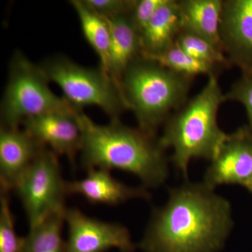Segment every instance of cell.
<instances>
[{
  "label": "cell",
  "mask_w": 252,
  "mask_h": 252,
  "mask_svg": "<svg viewBox=\"0 0 252 252\" xmlns=\"http://www.w3.org/2000/svg\"><path fill=\"white\" fill-rule=\"evenodd\" d=\"M233 227L229 202L204 183L171 189L154 210L140 248L144 252H217Z\"/></svg>",
  "instance_id": "cell-1"
},
{
  "label": "cell",
  "mask_w": 252,
  "mask_h": 252,
  "mask_svg": "<svg viewBox=\"0 0 252 252\" xmlns=\"http://www.w3.org/2000/svg\"><path fill=\"white\" fill-rule=\"evenodd\" d=\"M82 130L81 161L86 170L118 169L130 172L146 187H157L166 180L168 166L165 149L155 137L111 119L96 124L83 112L77 114Z\"/></svg>",
  "instance_id": "cell-2"
},
{
  "label": "cell",
  "mask_w": 252,
  "mask_h": 252,
  "mask_svg": "<svg viewBox=\"0 0 252 252\" xmlns=\"http://www.w3.org/2000/svg\"><path fill=\"white\" fill-rule=\"evenodd\" d=\"M224 102L217 74H211L203 89L165 122L158 143L165 150L173 149L172 161L185 177L192 159L212 161L226 138L217 120Z\"/></svg>",
  "instance_id": "cell-3"
},
{
  "label": "cell",
  "mask_w": 252,
  "mask_h": 252,
  "mask_svg": "<svg viewBox=\"0 0 252 252\" xmlns=\"http://www.w3.org/2000/svg\"><path fill=\"white\" fill-rule=\"evenodd\" d=\"M193 79L140 56L123 74L120 89L127 109L135 114L139 129L155 137L157 129L172 111L187 102Z\"/></svg>",
  "instance_id": "cell-4"
},
{
  "label": "cell",
  "mask_w": 252,
  "mask_h": 252,
  "mask_svg": "<svg viewBox=\"0 0 252 252\" xmlns=\"http://www.w3.org/2000/svg\"><path fill=\"white\" fill-rule=\"evenodd\" d=\"M49 82L40 65L31 62L20 51L15 53L1 103V127L17 128L30 118L76 110L64 97L51 91Z\"/></svg>",
  "instance_id": "cell-5"
},
{
  "label": "cell",
  "mask_w": 252,
  "mask_h": 252,
  "mask_svg": "<svg viewBox=\"0 0 252 252\" xmlns=\"http://www.w3.org/2000/svg\"><path fill=\"white\" fill-rule=\"evenodd\" d=\"M40 67L78 112L87 106H97L111 119H115L127 109L120 86L100 67H84L63 56L46 60Z\"/></svg>",
  "instance_id": "cell-6"
},
{
  "label": "cell",
  "mask_w": 252,
  "mask_h": 252,
  "mask_svg": "<svg viewBox=\"0 0 252 252\" xmlns=\"http://www.w3.org/2000/svg\"><path fill=\"white\" fill-rule=\"evenodd\" d=\"M14 190L17 193L29 221L30 228L51 215L65 212V182L57 154L44 147Z\"/></svg>",
  "instance_id": "cell-7"
},
{
  "label": "cell",
  "mask_w": 252,
  "mask_h": 252,
  "mask_svg": "<svg viewBox=\"0 0 252 252\" xmlns=\"http://www.w3.org/2000/svg\"><path fill=\"white\" fill-rule=\"evenodd\" d=\"M68 238L65 252H105L116 248L133 252L130 233L124 225L96 220L75 208L66 209Z\"/></svg>",
  "instance_id": "cell-8"
},
{
  "label": "cell",
  "mask_w": 252,
  "mask_h": 252,
  "mask_svg": "<svg viewBox=\"0 0 252 252\" xmlns=\"http://www.w3.org/2000/svg\"><path fill=\"white\" fill-rule=\"evenodd\" d=\"M204 184L212 189L222 185L252 188V133L240 127L228 134L207 169Z\"/></svg>",
  "instance_id": "cell-9"
},
{
  "label": "cell",
  "mask_w": 252,
  "mask_h": 252,
  "mask_svg": "<svg viewBox=\"0 0 252 252\" xmlns=\"http://www.w3.org/2000/svg\"><path fill=\"white\" fill-rule=\"evenodd\" d=\"M79 112L61 111L41 114L24 121L23 129L44 147L49 145L55 154L65 156L74 166L83 139Z\"/></svg>",
  "instance_id": "cell-10"
},
{
  "label": "cell",
  "mask_w": 252,
  "mask_h": 252,
  "mask_svg": "<svg viewBox=\"0 0 252 252\" xmlns=\"http://www.w3.org/2000/svg\"><path fill=\"white\" fill-rule=\"evenodd\" d=\"M221 48L230 65L252 71V0L223 1L220 22Z\"/></svg>",
  "instance_id": "cell-11"
},
{
  "label": "cell",
  "mask_w": 252,
  "mask_h": 252,
  "mask_svg": "<svg viewBox=\"0 0 252 252\" xmlns=\"http://www.w3.org/2000/svg\"><path fill=\"white\" fill-rule=\"evenodd\" d=\"M44 146L23 129L1 127L0 130L1 188L14 190Z\"/></svg>",
  "instance_id": "cell-12"
},
{
  "label": "cell",
  "mask_w": 252,
  "mask_h": 252,
  "mask_svg": "<svg viewBox=\"0 0 252 252\" xmlns=\"http://www.w3.org/2000/svg\"><path fill=\"white\" fill-rule=\"evenodd\" d=\"M80 180L65 182L67 194L84 197L92 204L116 205L135 198L149 199V192L144 187L134 188L114 179L109 170L91 168Z\"/></svg>",
  "instance_id": "cell-13"
},
{
  "label": "cell",
  "mask_w": 252,
  "mask_h": 252,
  "mask_svg": "<svg viewBox=\"0 0 252 252\" xmlns=\"http://www.w3.org/2000/svg\"><path fill=\"white\" fill-rule=\"evenodd\" d=\"M110 29L108 72L120 86L124 73L141 56L140 36L130 14L107 19Z\"/></svg>",
  "instance_id": "cell-14"
},
{
  "label": "cell",
  "mask_w": 252,
  "mask_h": 252,
  "mask_svg": "<svg viewBox=\"0 0 252 252\" xmlns=\"http://www.w3.org/2000/svg\"><path fill=\"white\" fill-rule=\"evenodd\" d=\"M182 31L178 1L166 0L141 32V56H154L171 47Z\"/></svg>",
  "instance_id": "cell-15"
},
{
  "label": "cell",
  "mask_w": 252,
  "mask_h": 252,
  "mask_svg": "<svg viewBox=\"0 0 252 252\" xmlns=\"http://www.w3.org/2000/svg\"><path fill=\"white\" fill-rule=\"evenodd\" d=\"M178 4L182 31L203 38L222 50L220 22L223 1L180 0Z\"/></svg>",
  "instance_id": "cell-16"
},
{
  "label": "cell",
  "mask_w": 252,
  "mask_h": 252,
  "mask_svg": "<svg viewBox=\"0 0 252 252\" xmlns=\"http://www.w3.org/2000/svg\"><path fill=\"white\" fill-rule=\"evenodd\" d=\"M70 4L77 12L86 41L99 57V67L109 74L111 34L107 20L89 9L83 0H72Z\"/></svg>",
  "instance_id": "cell-17"
},
{
  "label": "cell",
  "mask_w": 252,
  "mask_h": 252,
  "mask_svg": "<svg viewBox=\"0 0 252 252\" xmlns=\"http://www.w3.org/2000/svg\"><path fill=\"white\" fill-rule=\"evenodd\" d=\"M64 214H55L30 228L27 236L23 238L21 252H65L62 238Z\"/></svg>",
  "instance_id": "cell-18"
},
{
  "label": "cell",
  "mask_w": 252,
  "mask_h": 252,
  "mask_svg": "<svg viewBox=\"0 0 252 252\" xmlns=\"http://www.w3.org/2000/svg\"><path fill=\"white\" fill-rule=\"evenodd\" d=\"M142 57L155 61L176 72L192 77L199 74L207 76L217 74V71L220 69L213 64L194 59L175 44L160 54Z\"/></svg>",
  "instance_id": "cell-19"
},
{
  "label": "cell",
  "mask_w": 252,
  "mask_h": 252,
  "mask_svg": "<svg viewBox=\"0 0 252 252\" xmlns=\"http://www.w3.org/2000/svg\"><path fill=\"white\" fill-rule=\"evenodd\" d=\"M175 44L194 59L220 68L228 67L229 61L222 50L208 41L187 32L182 31Z\"/></svg>",
  "instance_id": "cell-20"
},
{
  "label": "cell",
  "mask_w": 252,
  "mask_h": 252,
  "mask_svg": "<svg viewBox=\"0 0 252 252\" xmlns=\"http://www.w3.org/2000/svg\"><path fill=\"white\" fill-rule=\"evenodd\" d=\"M23 238L15 230L14 218L10 208L9 190L1 188L0 195V252H22Z\"/></svg>",
  "instance_id": "cell-21"
},
{
  "label": "cell",
  "mask_w": 252,
  "mask_h": 252,
  "mask_svg": "<svg viewBox=\"0 0 252 252\" xmlns=\"http://www.w3.org/2000/svg\"><path fill=\"white\" fill-rule=\"evenodd\" d=\"M89 9L107 19L130 14L136 0H83Z\"/></svg>",
  "instance_id": "cell-22"
},
{
  "label": "cell",
  "mask_w": 252,
  "mask_h": 252,
  "mask_svg": "<svg viewBox=\"0 0 252 252\" xmlns=\"http://www.w3.org/2000/svg\"><path fill=\"white\" fill-rule=\"evenodd\" d=\"M225 101L233 100L243 104L248 113L250 130L252 133V71L243 73V77L225 94Z\"/></svg>",
  "instance_id": "cell-23"
},
{
  "label": "cell",
  "mask_w": 252,
  "mask_h": 252,
  "mask_svg": "<svg viewBox=\"0 0 252 252\" xmlns=\"http://www.w3.org/2000/svg\"><path fill=\"white\" fill-rule=\"evenodd\" d=\"M166 0H136L130 16L139 34L144 31L158 9Z\"/></svg>",
  "instance_id": "cell-24"
},
{
  "label": "cell",
  "mask_w": 252,
  "mask_h": 252,
  "mask_svg": "<svg viewBox=\"0 0 252 252\" xmlns=\"http://www.w3.org/2000/svg\"><path fill=\"white\" fill-rule=\"evenodd\" d=\"M250 190H251V191L252 192V188L250 189Z\"/></svg>",
  "instance_id": "cell-25"
}]
</instances>
